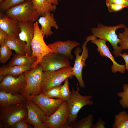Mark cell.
<instances>
[{
    "label": "cell",
    "mask_w": 128,
    "mask_h": 128,
    "mask_svg": "<svg viewBox=\"0 0 128 128\" xmlns=\"http://www.w3.org/2000/svg\"><path fill=\"white\" fill-rule=\"evenodd\" d=\"M43 71L38 64L35 67L23 73L26 83L25 87L19 92L27 100L41 93Z\"/></svg>",
    "instance_id": "obj_1"
},
{
    "label": "cell",
    "mask_w": 128,
    "mask_h": 128,
    "mask_svg": "<svg viewBox=\"0 0 128 128\" xmlns=\"http://www.w3.org/2000/svg\"><path fill=\"white\" fill-rule=\"evenodd\" d=\"M31 100L41 108L47 117L54 113L64 101L46 97L41 93L34 96Z\"/></svg>",
    "instance_id": "obj_13"
},
{
    "label": "cell",
    "mask_w": 128,
    "mask_h": 128,
    "mask_svg": "<svg viewBox=\"0 0 128 128\" xmlns=\"http://www.w3.org/2000/svg\"><path fill=\"white\" fill-rule=\"evenodd\" d=\"M71 93L69 88V78H68L65 80L64 84L61 87L59 99L64 101H68L70 98Z\"/></svg>",
    "instance_id": "obj_29"
},
{
    "label": "cell",
    "mask_w": 128,
    "mask_h": 128,
    "mask_svg": "<svg viewBox=\"0 0 128 128\" xmlns=\"http://www.w3.org/2000/svg\"><path fill=\"white\" fill-rule=\"evenodd\" d=\"M38 23L37 21L33 23L35 32L31 45V56L36 57L37 59L32 64V69L36 66L46 54L50 52H54L45 42L42 30L40 28Z\"/></svg>",
    "instance_id": "obj_7"
},
{
    "label": "cell",
    "mask_w": 128,
    "mask_h": 128,
    "mask_svg": "<svg viewBox=\"0 0 128 128\" xmlns=\"http://www.w3.org/2000/svg\"><path fill=\"white\" fill-rule=\"evenodd\" d=\"M5 0H0V3H1L3 1H4Z\"/></svg>",
    "instance_id": "obj_39"
},
{
    "label": "cell",
    "mask_w": 128,
    "mask_h": 128,
    "mask_svg": "<svg viewBox=\"0 0 128 128\" xmlns=\"http://www.w3.org/2000/svg\"><path fill=\"white\" fill-rule=\"evenodd\" d=\"M50 3L56 6L58 4V1L61 0H47Z\"/></svg>",
    "instance_id": "obj_38"
},
{
    "label": "cell",
    "mask_w": 128,
    "mask_h": 128,
    "mask_svg": "<svg viewBox=\"0 0 128 128\" xmlns=\"http://www.w3.org/2000/svg\"><path fill=\"white\" fill-rule=\"evenodd\" d=\"M54 18V14L51 13L50 11L46 12L44 16H41L38 20V22L41 25V28L42 31L43 35L46 38L53 34L51 31V28L54 27L56 29H59L58 26Z\"/></svg>",
    "instance_id": "obj_17"
},
{
    "label": "cell",
    "mask_w": 128,
    "mask_h": 128,
    "mask_svg": "<svg viewBox=\"0 0 128 128\" xmlns=\"http://www.w3.org/2000/svg\"><path fill=\"white\" fill-rule=\"evenodd\" d=\"M106 2H110L122 5L127 7L128 0H106Z\"/></svg>",
    "instance_id": "obj_34"
},
{
    "label": "cell",
    "mask_w": 128,
    "mask_h": 128,
    "mask_svg": "<svg viewBox=\"0 0 128 128\" xmlns=\"http://www.w3.org/2000/svg\"><path fill=\"white\" fill-rule=\"evenodd\" d=\"M61 86V84L53 87L46 90L41 93L48 97L59 99L60 89Z\"/></svg>",
    "instance_id": "obj_30"
},
{
    "label": "cell",
    "mask_w": 128,
    "mask_h": 128,
    "mask_svg": "<svg viewBox=\"0 0 128 128\" xmlns=\"http://www.w3.org/2000/svg\"><path fill=\"white\" fill-rule=\"evenodd\" d=\"M33 128V126L29 123L26 119L21 120L14 124L12 128Z\"/></svg>",
    "instance_id": "obj_33"
},
{
    "label": "cell",
    "mask_w": 128,
    "mask_h": 128,
    "mask_svg": "<svg viewBox=\"0 0 128 128\" xmlns=\"http://www.w3.org/2000/svg\"><path fill=\"white\" fill-rule=\"evenodd\" d=\"M124 31L118 34V37L120 40L119 43L120 49H128V27L126 26L123 28Z\"/></svg>",
    "instance_id": "obj_28"
},
{
    "label": "cell",
    "mask_w": 128,
    "mask_h": 128,
    "mask_svg": "<svg viewBox=\"0 0 128 128\" xmlns=\"http://www.w3.org/2000/svg\"><path fill=\"white\" fill-rule=\"evenodd\" d=\"M91 41L97 46V51L102 56L107 57L112 62L113 65L111 66V69L113 73L119 72L122 74L125 73L126 70L125 65L119 64L115 61L114 57L106 45V41L100 38L97 39L93 37Z\"/></svg>",
    "instance_id": "obj_14"
},
{
    "label": "cell",
    "mask_w": 128,
    "mask_h": 128,
    "mask_svg": "<svg viewBox=\"0 0 128 128\" xmlns=\"http://www.w3.org/2000/svg\"><path fill=\"white\" fill-rule=\"evenodd\" d=\"M27 110L26 119L33 128H47L45 124L47 117L41 108L31 100L26 102Z\"/></svg>",
    "instance_id": "obj_10"
},
{
    "label": "cell",
    "mask_w": 128,
    "mask_h": 128,
    "mask_svg": "<svg viewBox=\"0 0 128 128\" xmlns=\"http://www.w3.org/2000/svg\"><path fill=\"white\" fill-rule=\"evenodd\" d=\"M5 43L16 53L25 55L26 43L20 39L18 35H8L5 40Z\"/></svg>",
    "instance_id": "obj_20"
},
{
    "label": "cell",
    "mask_w": 128,
    "mask_h": 128,
    "mask_svg": "<svg viewBox=\"0 0 128 128\" xmlns=\"http://www.w3.org/2000/svg\"><path fill=\"white\" fill-rule=\"evenodd\" d=\"M27 100L20 93L13 94L0 91V106L2 107H9L18 104L26 103Z\"/></svg>",
    "instance_id": "obj_19"
},
{
    "label": "cell",
    "mask_w": 128,
    "mask_h": 128,
    "mask_svg": "<svg viewBox=\"0 0 128 128\" xmlns=\"http://www.w3.org/2000/svg\"><path fill=\"white\" fill-rule=\"evenodd\" d=\"M68 117V103L64 101L54 113L47 117L46 125L47 128H67Z\"/></svg>",
    "instance_id": "obj_11"
},
{
    "label": "cell",
    "mask_w": 128,
    "mask_h": 128,
    "mask_svg": "<svg viewBox=\"0 0 128 128\" xmlns=\"http://www.w3.org/2000/svg\"><path fill=\"white\" fill-rule=\"evenodd\" d=\"M109 12L110 13L116 12L126 7V6L110 2H106Z\"/></svg>",
    "instance_id": "obj_32"
},
{
    "label": "cell",
    "mask_w": 128,
    "mask_h": 128,
    "mask_svg": "<svg viewBox=\"0 0 128 128\" xmlns=\"http://www.w3.org/2000/svg\"><path fill=\"white\" fill-rule=\"evenodd\" d=\"M119 56L122 57L124 60L126 70L128 71V54L126 53H121Z\"/></svg>",
    "instance_id": "obj_37"
},
{
    "label": "cell",
    "mask_w": 128,
    "mask_h": 128,
    "mask_svg": "<svg viewBox=\"0 0 128 128\" xmlns=\"http://www.w3.org/2000/svg\"><path fill=\"white\" fill-rule=\"evenodd\" d=\"M125 26L123 24H120L116 26H108L99 23L97 27L91 28L92 34L91 36L93 38H99L109 41L113 48V54L117 57L121 53L122 50L118 45L120 40L116 31L118 29L123 28Z\"/></svg>",
    "instance_id": "obj_4"
},
{
    "label": "cell",
    "mask_w": 128,
    "mask_h": 128,
    "mask_svg": "<svg viewBox=\"0 0 128 128\" xmlns=\"http://www.w3.org/2000/svg\"><path fill=\"white\" fill-rule=\"evenodd\" d=\"M105 122L100 118L97 122L93 125L92 128H105Z\"/></svg>",
    "instance_id": "obj_36"
},
{
    "label": "cell",
    "mask_w": 128,
    "mask_h": 128,
    "mask_svg": "<svg viewBox=\"0 0 128 128\" xmlns=\"http://www.w3.org/2000/svg\"><path fill=\"white\" fill-rule=\"evenodd\" d=\"M27 110L26 103L7 107H0V119L5 128H12L19 121L26 119Z\"/></svg>",
    "instance_id": "obj_5"
},
{
    "label": "cell",
    "mask_w": 128,
    "mask_h": 128,
    "mask_svg": "<svg viewBox=\"0 0 128 128\" xmlns=\"http://www.w3.org/2000/svg\"><path fill=\"white\" fill-rule=\"evenodd\" d=\"M73 68L70 66L55 71L43 72L41 93L52 87L61 85L66 79L72 78L73 76Z\"/></svg>",
    "instance_id": "obj_6"
},
{
    "label": "cell",
    "mask_w": 128,
    "mask_h": 128,
    "mask_svg": "<svg viewBox=\"0 0 128 128\" xmlns=\"http://www.w3.org/2000/svg\"><path fill=\"white\" fill-rule=\"evenodd\" d=\"M93 117L92 114L76 121L73 125L72 128H92Z\"/></svg>",
    "instance_id": "obj_25"
},
{
    "label": "cell",
    "mask_w": 128,
    "mask_h": 128,
    "mask_svg": "<svg viewBox=\"0 0 128 128\" xmlns=\"http://www.w3.org/2000/svg\"><path fill=\"white\" fill-rule=\"evenodd\" d=\"M5 12L7 17L18 22H33L38 20L40 16L31 0H26L10 8Z\"/></svg>",
    "instance_id": "obj_3"
},
{
    "label": "cell",
    "mask_w": 128,
    "mask_h": 128,
    "mask_svg": "<svg viewBox=\"0 0 128 128\" xmlns=\"http://www.w3.org/2000/svg\"><path fill=\"white\" fill-rule=\"evenodd\" d=\"M26 84L23 73L18 76L8 75L0 82V91L17 94L25 87Z\"/></svg>",
    "instance_id": "obj_12"
},
{
    "label": "cell",
    "mask_w": 128,
    "mask_h": 128,
    "mask_svg": "<svg viewBox=\"0 0 128 128\" xmlns=\"http://www.w3.org/2000/svg\"><path fill=\"white\" fill-rule=\"evenodd\" d=\"M80 44L76 41L68 40L64 41H56L47 45L54 53L65 56L69 59H72L73 56L71 53L72 50Z\"/></svg>",
    "instance_id": "obj_16"
},
{
    "label": "cell",
    "mask_w": 128,
    "mask_h": 128,
    "mask_svg": "<svg viewBox=\"0 0 128 128\" xmlns=\"http://www.w3.org/2000/svg\"><path fill=\"white\" fill-rule=\"evenodd\" d=\"M67 57L54 52H50L44 56L39 64L43 72L54 71L70 66Z\"/></svg>",
    "instance_id": "obj_9"
},
{
    "label": "cell",
    "mask_w": 128,
    "mask_h": 128,
    "mask_svg": "<svg viewBox=\"0 0 128 128\" xmlns=\"http://www.w3.org/2000/svg\"><path fill=\"white\" fill-rule=\"evenodd\" d=\"M32 65V64H28L23 65L1 67L0 68V75L5 76L11 75L18 76L31 69Z\"/></svg>",
    "instance_id": "obj_21"
},
{
    "label": "cell",
    "mask_w": 128,
    "mask_h": 128,
    "mask_svg": "<svg viewBox=\"0 0 128 128\" xmlns=\"http://www.w3.org/2000/svg\"><path fill=\"white\" fill-rule=\"evenodd\" d=\"M112 128H128V113L126 111H121L115 115Z\"/></svg>",
    "instance_id": "obj_24"
},
{
    "label": "cell",
    "mask_w": 128,
    "mask_h": 128,
    "mask_svg": "<svg viewBox=\"0 0 128 128\" xmlns=\"http://www.w3.org/2000/svg\"><path fill=\"white\" fill-rule=\"evenodd\" d=\"M17 23L21 29L19 37L26 43L25 55L31 56L32 51L31 45L35 32L33 22L17 21Z\"/></svg>",
    "instance_id": "obj_15"
},
{
    "label": "cell",
    "mask_w": 128,
    "mask_h": 128,
    "mask_svg": "<svg viewBox=\"0 0 128 128\" xmlns=\"http://www.w3.org/2000/svg\"><path fill=\"white\" fill-rule=\"evenodd\" d=\"M123 91L118 93L117 95L121 98L119 102L124 109H128V84H124L123 86Z\"/></svg>",
    "instance_id": "obj_27"
},
{
    "label": "cell",
    "mask_w": 128,
    "mask_h": 128,
    "mask_svg": "<svg viewBox=\"0 0 128 128\" xmlns=\"http://www.w3.org/2000/svg\"><path fill=\"white\" fill-rule=\"evenodd\" d=\"M91 38L90 36L86 38V41L83 43L82 47V54L80 53L82 51L81 48L79 47L76 48L74 53L76 55V59L74 66L73 68V74L77 80L80 87L84 88L85 87V83L82 77V71L83 67L86 65L85 61L88 57V50L86 46L88 41H91Z\"/></svg>",
    "instance_id": "obj_8"
},
{
    "label": "cell",
    "mask_w": 128,
    "mask_h": 128,
    "mask_svg": "<svg viewBox=\"0 0 128 128\" xmlns=\"http://www.w3.org/2000/svg\"><path fill=\"white\" fill-rule=\"evenodd\" d=\"M26 0H5L0 3V9L1 12L5 11L10 8L20 4Z\"/></svg>",
    "instance_id": "obj_31"
},
{
    "label": "cell",
    "mask_w": 128,
    "mask_h": 128,
    "mask_svg": "<svg viewBox=\"0 0 128 128\" xmlns=\"http://www.w3.org/2000/svg\"><path fill=\"white\" fill-rule=\"evenodd\" d=\"M34 7L40 16H45L46 12H55L56 6L49 3L47 0H31Z\"/></svg>",
    "instance_id": "obj_23"
},
{
    "label": "cell",
    "mask_w": 128,
    "mask_h": 128,
    "mask_svg": "<svg viewBox=\"0 0 128 128\" xmlns=\"http://www.w3.org/2000/svg\"><path fill=\"white\" fill-rule=\"evenodd\" d=\"M8 34L0 28V44L5 43V40Z\"/></svg>",
    "instance_id": "obj_35"
},
{
    "label": "cell",
    "mask_w": 128,
    "mask_h": 128,
    "mask_svg": "<svg viewBox=\"0 0 128 128\" xmlns=\"http://www.w3.org/2000/svg\"><path fill=\"white\" fill-rule=\"evenodd\" d=\"M0 28L10 36L18 35L21 31L17 21L8 17L2 12L0 13Z\"/></svg>",
    "instance_id": "obj_18"
},
{
    "label": "cell",
    "mask_w": 128,
    "mask_h": 128,
    "mask_svg": "<svg viewBox=\"0 0 128 128\" xmlns=\"http://www.w3.org/2000/svg\"><path fill=\"white\" fill-rule=\"evenodd\" d=\"M0 45V62L4 64L9 59L12 55V50L5 43Z\"/></svg>",
    "instance_id": "obj_26"
},
{
    "label": "cell",
    "mask_w": 128,
    "mask_h": 128,
    "mask_svg": "<svg viewBox=\"0 0 128 128\" xmlns=\"http://www.w3.org/2000/svg\"><path fill=\"white\" fill-rule=\"evenodd\" d=\"M36 59V58L35 57L16 53L13 54L6 66H12L28 64H32Z\"/></svg>",
    "instance_id": "obj_22"
},
{
    "label": "cell",
    "mask_w": 128,
    "mask_h": 128,
    "mask_svg": "<svg viewBox=\"0 0 128 128\" xmlns=\"http://www.w3.org/2000/svg\"><path fill=\"white\" fill-rule=\"evenodd\" d=\"M79 89L78 85L76 90L72 88L70 98L67 101L69 111L67 128H72L73 124L77 121L78 112L83 107L93 104V102L91 100L92 96L82 95L79 93Z\"/></svg>",
    "instance_id": "obj_2"
}]
</instances>
